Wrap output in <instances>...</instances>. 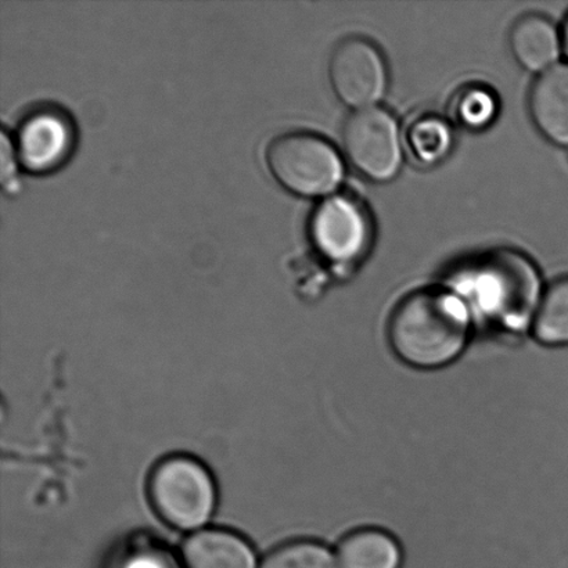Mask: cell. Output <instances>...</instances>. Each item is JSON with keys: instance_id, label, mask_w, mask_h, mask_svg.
<instances>
[{"instance_id": "1", "label": "cell", "mask_w": 568, "mask_h": 568, "mask_svg": "<svg viewBox=\"0 0 568 568\" xmlns=\"http://www.w3.org/2000/svg\"><path fill=\"white\" fill-rule=\"evenodd\" d=\"M448 288L464 301L473 323L504 337H520L532 326L545 293L536 264L509 248L467 261L449 276Z\"/></svg>"}, {"instance_id": "2", "label": "cell", "mask_w": 568, "mask_h": 568, "mask_svg": "<svg viewBox=\"0 0 568 568\" xmlns=\"http://www.w3.org/2000/svg\"><path fill=\"white\" fill-rule=\"evenodd\" d=\"M469 310L449 288H425L406 295L388 317L389 348L415 371L448 369L470 347Z\"/></svg>"}, {"instance_id": "3", "label": "cell", "mask_w": 568, "mask_h": 568, "mask_svg": "<svg viewBox=\"0 0 568 568\" xmlns=\"http://www.w3.org/2000/svg\"><path fill=\"white\" fill-rule=\"evenodd\" d=\"M149 498L161 520L186 532L204 530L219 500L207 467L186 455L170 456L154 467Z\"/></svg>"}, {"instance_id": "4", "label": "cell", "mask_w": 568, "mask_h": 568, "mask_svg": "<svg viewBox=\"0 0 568 568\" xmlns=\"http://www.w3.org/2000/svg\"><path fill=\"white\" fill-rule=\"evenodd\" d=\"M271 174L290 193L301 197H331L342 186V155L325 138L305 131L276 135L265 150Z\"/></svg>"}, {"instance_id": "5", "label": "cell", "mask_w": 568, "mask_h": 568, "mask_svg": "<svg viewBox=\"0 0 568 568\" xmlns=\"http://www.w3.org/2000/svg\"><path fill=\"white\" fill-rule=\"evenodd\" d=\"M343 142L351 165L366 180L387 183L403 169L404 149L398 121L381 105L354 111L345 122Z\"/></svg>"}, {"instance_id": "6", "label": "cell", "mask_w": 568, "mask_h": 568, "mask_svg": "<svg viewBox=\"0 0 568 568\" xmlns=\"http://www.w3.org/2000/svg\"><path fill=\"white\" fill-rule=\"evenodd\" d=\"M312 243L323 258L337 265H349L367 253L373 225L364 204L336 193L321 202L312 214Z\"/></svg>"}, {"instance_id": "7", "label": "cell", "mask_w": 568, "mask_h": 568, "mask_svg": "<svg viewBox=\"0 0 568 568\" xmlns=\"http://www.w3.org/2000/svg\"><path fill=\"white\" fill-rule=\"evenodd\" d=\"M334 94L348 109L377 108L386 97L388 70L381 50L364 38L338 43L328 61Z\"/></svg>"}, {"instance_id": "8", "label": "cell", "mask_w": 568, "mask_h": 568, "mask_svg": "<svg viewBox=\"0 0 568 568\" xmlns=\"http://www.w3.org/2000/svg\"><path fill=\"white\" fill-rule=\"evenodd\" d=\"M74 128L64 111L42 108L28 113L16 133V153L20 164L32 172L55 169L70 154Z\"/></svg>"}, {"instance_id": "9", "label": "cell", "mask_w": 568, "mask_h": 568, "mask_svg": "<svg viewBox=\"0 0 568 568\" xmlns=\"http://www.w3.org/2000/svg\"><path fill=\"white\" fill-rule=\"evenodd\" d=\"M185 568H260L252 545L236 532L204 528L193 532L182 548Z\"/></svg>"}, {"instance_id": "10", "label": "cell", "mask_w": 568, "mask_h": 568, "mask_svg": "<svg viewBox=\"0 0 568 568\" xmlns=\"http://www.w3.org/2000/svg\"><path fill=\"white\" fill-rule=\"evenodd\" d=\"M534 124L549 142L568 148V64H558L539 75L531 89Z\"/></svg>"}, {"instance_id": "11", "label": "cell", "mask_w": 568, "mask_h": 568, "mask_svg": "<svg viewBox=\"0 0 568 568\" xmlns=\"http://www.w3.org/2000/svg\"><path fill=\"white\" fill-rule=\"evenodd\" d=\"M336 558L338 568H403L405 550L392 531L367 526L339 539Z\"/></svg>"}, {"instance_id": "12", "label": "cell", "mask_w": 568, "mask_h": 568, "mask_svg": "<svg viewBox=\"0 0 568 568\" xmlns=\"http://www.w3.org/2000/svg\"><path fill=\"white\" fill-rule=\"evenodd\" d=\"M560 33L547 17H523L511 28L509 43L517 63L531 74H544L555 65L561 52Z\"/></svg>"}, {"instance_id": "13", "label": "cell", "mask_w": 568, "mask_h": 568, "mask_svg": "<svg viewBox=\"0 0 568 568\" xmlns=\"http://www.w3.org/2000/svg\"><path fill=\"white\" fill-rule=\"evenodd\" d=\"M531 328L534 339L544 347H568V276L545 290Z\"/></svg>"}, {"instance_id": "14", "label": "cell", "mask_w": 568, "mask_h": 568, "mask_svg": "<svg viewBox=\"0 0 568 568\" xmlns=\"http://www.w3.org/2000/svg\"><path fill=\"white\" fill-rule=\"evenodd\" d=\"M412 155L422 165L443 163L453 152L455 135L453 126L443 116L427 114L412 122L408 135Z\"/></svg>"}, {"instance_id": "15", "label": "cell", "mask_w": 568, "mask_h": 568, "mask_svg": "<svg viewBox=\"0 0 568 568\" xmlns=\"http://www.w3.org/2000/svg\"><path fill=\"white\" fill-rule=\"evenodd\" d=\"M260 568H338V564L326 544L298 539L272 550Z\"/></svg>"}, {"instance_id": "16", "label": "cell", "mask_w": 568, "mask_h": 568, "mask_svg": "<svg viewBox=\"0 0 568 568\" xmlns=\"http://www.w3.org/2000/svg\"><path fill=\"white\" fill-rule=\"evenodd\" d=\"M454 116L471 131L486 130L499 114V100L491 89L470 85L460 89L454 99Z\"/></svg>"}, {"instance_id": "17", "label": "cell", "mask_w": 568, "mask_h": 568, "mask_svg": "<svg viewBox=\"0 0 568 568\" xmlns=\"http://www.w3.org/2000/svg\"><path fill=\"white\" fill-rule=\"evenodd\" d=\"M0 163H2V185L10 189L17 181V164L20 163L17 158L14 143L10 141L4 131L0 135Z\"/></svg>"}, {"instance_id": "18", "label": "cell", "mask_w": 568, "mask_h": 568, "mask_svg": "<svg viewBox=\"0 0 568 568\" xmlns=\"http://www.w3.org/2000/svg\"><path fill=\"white\" fill-rule=\"evenodd\" d=\"M124 568H176L169 558L158 554H139L132 558Z\"/></svg>"}, {"instance_id": "19", "label": "cell", "mask_w": 568, "mask_h": 568, "mask_svg": "<svg viewBox=\"0 0 568 568\" xmlns=\"http://www.w3.org/2000/svg\"><path fill=\"white\" fill-rule=\"evenodd\" d=\"M564 47H565V52L568 55V19H567V22L565 26V32H564Z\"/></svg>"}]
</instances>
